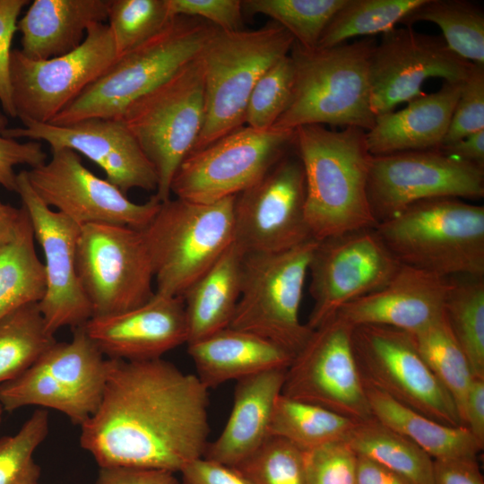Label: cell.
<instances>
[{
  "mask_svg": "<svg viewBox=\"0 0 484 484\" xmlns=\"http://www.w3.org/2000/svg\"><path fill=\"white\" fill-rule=\"evenodd\" d=\"M208 390L196 375L161 358H107L102 397L81 426V446L99 468L180 472L207 447Z\"/></svg>",
  "mask_w": 484,
  "mask_h": 484,
  "instance_id": "1",
  "label": "cell"
},
{
  "mask_svg": "<svg viewBox=\"0 0 484 484\" xmlns=\"http://www.w3.org/2000/svg\"><path fill=\"white\" fill-rule=\"evenodd\" d=\"M294 147L304 169L306 219L315 240L376 226L367 189L373 158L367 131L302 125L295 129Z\"/></svg>",
  "mask_w": 484,
  "mask_h": 484,
  "instance_id": "2",
  "label": "cell"
},
{
  "mask_svg": "<svg viewBox=\"0 0 484 484\" xmlns=\"http://www.w3.org/2000/svg\"><path fill=\"white\" fill-rule=\"evenodd\" d=\"M376 44L366 38L306 49L294 41L290 52L295 69L293 93L272 127L295 130L329 124L369 131L376 120L369 80V60Z\"/></svg>",
  "mask_w": 484,
  "mask_h": 484,
  "instance_id": "3",
  "label": "cell"
},
{
  "mask_svg": "<svg viewBox=\"0 0 484 484\" xmlns=\"http://www.w3.org/2000/svg\"><path fill=\"white\" fill-rule=\"evenodd\" d=\"M403 265L444 278L484 276V206L453 197L417 202L376 224Z\"/></svg>",
  "mask_w": 484,
  "mask_h": 484,
  "instance_id": "4",
  "label": "cell"
},
{
  "mask_svg": "<svg viewBox=\"0 0 484 484\" xmlns=\"http://www.w3.org/2000/svg\"><path fill=\"white\" fill-rule=\"evenodd\" d=\"M216 30L199 18L175 16L154 37L119 56L49 123L120 118L133 102L198 57Z\"/></svg>",
  "mask_w": 484,
  "mask_h": 484,
  "instance_id": "5",
  "label": "cell"
},
{
  "mask_svg": "<svg viewBox=\"0 0 484 484\" xmlns=\"http://www.w3.org/2000/svg\"><path fill=\"white\" fill-rule=\"evenodd\" d=\"M294 41L274 22L251 30H216L201 53L205 114L192 152L245 125L247 103L257 81L290 54Z\"/></svg>",
  "mask_w": 484,
  "mask_h": 484,
  "instance_id": "6",
  "label": "cell"
},
{
  "mask_svg": "<svg viewBox=\"0 0 484 484\" xmlns=\"http://www.w3.org/2000/svg\"><path fill=\"white\" fill-rule=\"evenodd\" d=\"M235 196L213 203L168 199L142 230L155 292L182 298L234 242Z\"/></svg>",
  "mask_w": 484,
  "mask_h": 484,
  "instance_id": "7",
  "label": "cell"
},
{
  "mask_svg": "<svg viewBox=\"0 0 484 484\" xmlns=\"http://www.w3.org/2000/svg\"><path fill=\"white\" fill-rule=\"evenodd\" d=\"M201 55L133 102L121 119L153 165L160 202L170 198L173 177L192 152L204 123Z\"/></svg>",
  "mask_w": 484,
  "mask_h": 484,
  "instance_id": "8",
  "label": "cell"
},
{
  "mask_svg": "<svg viewBox=\"0 0 484 484\" xmlns=\"http://www.w3.org/2000/svg\"><path fill=\"white\" fill-rule=\"evenodd\" d=\"M316 243L244 255L240 297L229 326L269 340L294 357L312 333L300 322L299 308Z\"/></svg>",
  "mask_w": 484,
  "mask_h": 484,
  "instance_id": "9",
  "label": "cell"
},
{
  "mask_svg": "<svg viewBox=\"0 0 484 484\" xmlns=\"http://www.w3.org/2000/svg\"><path fill=\"white\" fill-rule=\"evenodd\" d=\"M106 381V359L84 326L73 329L72 340L56 341L33 365L0 385L6 411L34 405L55 409L82 426L97 410Z\"/></svg>",
  "mask_w": 484,
  "mask_h": 484,
  "instance_id": "10",
  "label": "cell"
},
{
  "mask_svg": "<svg viewBox=\"0 0 484 484\" xmlns=\"http://www.w3.org/2000/svg\"><path fill=\"white\" fill-rule=\"evenodd\" d=\"M76 268L92 317L133 309L155 294L151 261L139 229L102 223L81 227Z\"/></svg>",
  "mask_w": 484,
  "mask_h": 484,
  "instance_id": "11",
  "label": "cell"
},
{
  "mask_svg": "<svg viewBox=\"0 0 484 484\" xmlns=\"http://www.w3.org/2000/svg\"><path fill=\"white\" fill-rule=\"evenodd\" d=\"M294 143L295 130L243 125L191 152L177 170L170 193L203 203L235 196L261 179Z\"/></svg>",
  "mask_w": 484,
  "mask_h": 484,
  "instance_id": "12",
  "label": "cell"
},
{
  "mask_svg": "<svg viewBox=\"0 0 484 484\" xmlns=\"http://www.w3.org/2000/svg\"><path fill=\"white\" fill-rule=\"evenodd\" d=\"M352 347L365 385L436 421L465 427L409 333L383 325L354 326Z\"/></svg>",
  "mask_w": 484,
  "mask_h": 484,
  "instance_id": "13",
  "label": "cell"
},
{
  "mask_svg": "<svg viewBox=\"0 0 484 484\" xmlns=\"http://www.w3.org/2000/svg\"><path fill=\"white\" fill-rule=\"evenodd\" d=\"M117 59L106 23L91 26L76 49L57 57L33 60L20 49H13L10 75L16 117L49 123Z\"/></svg>",
  "mask_w": 484,
  "mask_h": 484,
  "instance_id": "14",
  "label": "cell"
},
{
  "mask_svg": "<svg viewBox=\"0 0 484 484\" xmlns=\"http://www.w3.org/2000/svg\"><path fill=\"white\" fill-rule=\"evenodd\" d=\"M353 326L334 315L312 333L285 371L281 394L356 422L373 418L352 347Z\"/></svg>",
  "mask_w": 484,
  "mask_h": 484,
  "instance_id": "15",
  "label": "cell"
},
{
  "mask_svg": "<svg viewBox=\"0 0 484 484\" xmlns=\"http://www.w3.org/2000/svg\"><path fill=\"white\" fill-rule=\"evenodd\" d=\"M367 197L376 224L427 199L484 197V169L439 150L373 156Z\"/></svg>",
  "mask_w": 484,
  "mask_h": 484,
  "instance_id": "16",
  "label": "cell"
},
{
  "mask_svg": "<svg viewBox=\"0 0 484 484\" xmlns=\"http://www.w3.org/2000/svg\"><path fill=\"white\" fill-rule=\"evenodd\" d=\"M305 204V174L295 151L235 195L234 244L244 255L279 253L314 239Z\"/></svg>",
  "mask_w": 484,
  "mask_h": 484,
  "instance_id": "17",
  "label": "cell"
},
{
  "mask_svg": "<svg viewBox=\"0 0 484 484\" xmlns=\"http://www.w3.org/2000/svg\"><path fill=\"white\" fill-rule=\"evenodd\" d=\"M400 266L375 227L317 241L308 267L313 307L306 324L314 330L345 305L380 290Z\"/></svg>",
  "mask_w": 484,
  "mask_h": 484,
  "instance_id": "18",
  "label": "cell"
},
{
  "mask_svg": "<svg viewBox=\"0 0 484 484\" xmlns=\"http://www.w3.org/2000/svg\"><path fill=\"white\" fill-rule=\"evenodd\" d=\"M44 164L27 170L28 179L50 208L78 226L102 223L143 230L158 212L155 196L143 203L132 202L117 186L88 169L69 149L51 151Z\"/></svg>",
  "mask_w": 484,
  "mask_h": 484,
  "instance_id": "19",
  "label": "cell"
},
{
  "mask_svg": "<svg viewBox=\"0 0 484 484\" xmlns=\"http://www.w3.org/2000/svg\"><path fill=\"white\" fill-rule=\"evenodd\" d=\"M473 63L454 53L442 37L393 28L382 36L369 60L371 105L376 117L423 95L432 77L463 82Z\"/></svg>",
  "mask_w": 484,
  "mask_h": 484,
  "instance_id": "20",
  "label": "cell"
},
{
  "mask_svg": "<svg viewBox=\"0 0 484 484\" xmlns=\"http://www.w3.org/2000/svg\"><path fill=\"white\" fill-rule=\"evenodd\" d=\"M20 195L44 255L46 290L39 302L48 330L84 325L92 312L76 268V245L81 227L48 206L32 188L27 170L17 174Z\"/></svg>",
  "mask_w": 484,
  "mask_h": 484,
  "instance_id": "21",
  "label": "cell"
},
{
  "mask_svg": "<svg viewBox=\"0 0 484 484\" xmlns=\"http://www.w3.org/2000/svg\"><path fill=\"white\" fill-rule=\"evenodd\" d=\"M21 121L22 126L7 127L3 135L44 141L51 151L69 149L82 154L125 194L135 188L157 191L156 170L121 118L91 117L64 125Z\"/></svg>",
  "mask_w": 484,
  "mask_h": 484,
  "instance_id": "22",
  "label": "cell"
},
{
  "mask_svg": "<svg viewBox=\"0 0 484 484\" xmlns=\"http://www.w3.org/2000/svg\"><path fill=\"white\" fill-rule=\"evenodd\" d=\"M90 339L108 359L143 361L160 359L187 342L182 298L155 292L146 303L84 325Z\"/></svg>",
  "mask_w": 484,
  "mask_h": 484,
  "instance_id": "23",
  "label": "cell"
},
{
  "mask_svg": "<svg viewBox=\"0 0 484 484\" xmlns=\"http://www.w3.org/2000/svg\"><path fill=\"white\" fill-rule=\"evenodd\" d=\"M448 278L401 264L380 290L342 307L335 315L350 325H383L415 333L444 315Z\"/></svg>",
  "mask_w": 484,
  "mask_h": 484,
  "instance_id": "24",
  "label": "cell"
},
{
  "mask_svg": "<svg viewBox=\"0 0 484 484\" xmlns=\"http://www.w3.org/2000/svg\"><path fill=\"white\" fill-rule=\"evenodd\" d=\"M286 369L266 370L237 381L229 417L220 436L207 445L204 458L234 467L267 440Z\"/></svg>",
  "mask_w": 484,
  "mask_h": 484,
  "instance_id": "25",
  "label": "cell"
},
{
  "mask_svg": "<svg viewBox=\"0 0 484 484\" xmlns=\"http://www.w3.org/2000/svg\"><path fill=\"white\" fill-rule=\"evenodd\" d=\"M462 82H444L441 88L424 93L402 110L376 117L367 132L373 156L403 151L439 150L448 131Z\"/></svg>",
  "mask_w": 484,
  "mask_h": 484,
  "instance_id": "26",
  "label": "cell"
},
{
  "mask_svg": "<svg viewBox=\"0 0 484 484\" xmlns=\"http://www.w3.org/2000/svg\"><path fill=\"white\" fill-rule=\"evenodd\" d=\"M109 5L110 0H34L17 23L21 52L47 60L73 51L91 26L108 21Z\"/></svg>",
  "mask_w": 484,
  "mask_h": 484,
  "instance_id": "27",
  "label": "cell"
},
{
  "mask_svg": "<svg viewBox=\"0 0 484 484\" xmlns=\"http://www.w3.org/2000/svg\"><path fill=\"white\" fill-rule=\"evenodd\" d=\"M196 376L207 388L271 369H286L293 356L255 333L226 327L187 344Z\"/></svg>",
  "mask_w": 484,
  "mask_h": 484,
  "instance_id": "28",
  "label": "cell"
},
{
  "mask_svg": "<svg viewBox=\"0 0 484 484\" xmlns=\"http://www.w3.org/2000/svg\"><path fill=\"white\" fill-rule=\"evenodd\" d=\"M243 257L233 242L182 296L187 344L229 325L240 297Z\"/></svg>",
  "mask_w": 484,
  "mask_h": 484,
  "instance_id": "29",
  "label": "cell"
},
{
  "mask_svg": "<svg viewBox=\"0 0 484 484\" xmlns=\"http://www.w3.org/2000/svg\"><path fill=\"white\" fill-rule=\"evenodd\" d=\"M364 385L373 417L409 438L433 460L477 459L483 450L466 427L436 421Z\"/></svg>",
  "mask_w": 484,
  "mask_h": 484,
  "instance_id": "30",
  "label": "cell"
},
{
  "mask_svg": "<svg viewBox=\"0 0 484 484\" xmlns=\"http://www.w3.org/2000/svg\"><path fill=\"white\" fill-rule=\"evenodd\" d=\"M22 207L14 238L0 249V320L24 305L39 303L46 290L44 265L35 249L29 215Z\"/></svg>",
  "mask_w": 484,
  "mask_h": 484,
  "instance_id": "31",
  "label": "cell"
},
{
  "mask_svg": "<svg viewBox=\"0 0 484 484\" xmlns=\"http://www.w3.org/2000/svg\"><path fill=\"white\" fill-rule=\"evenodd\" d=\"M346 442L367 457L416 484H433V459L406 436L376 418L356 422Z\"/></svg>",
  "mask_w": 484,
  "mask_h": 484,
  "instance_id": "32",
  "label": "cell"
},
{
  "mask_svg": "<svg viewBox=\"0 0 484 484\" xmlns=\"http://www.w3.org/2000/svg\"><path fill=\"white\" fill-rule=\"evenodd\" d=\"M356 421L321 406L278 397L270 426V436L282 437L302 451L327 443L346 441Z\"/></svg>",
  "mask_w": 484,
  "mask_h": 484,
  "instance_id": "33",
  "label": "cell"
},
{
  "mask_svg": "<svg viewBox=\"0 0 484 484\" xmlns=\"http://www.w3.org/2000/svg\"><path fill=\"white\" fill-rule=\"evenodd\" d=\"M418 22L436 24L454 53L484 65V12L480 5L466 0H425L401 23L412 27Z\"/></svg>",
  "mask_w": 484,
  "mask_h": 484,
  "instance_id": "34",
  "label": "cell"
},
{
  "mask_svg": "<svg viewBox=\"0 0 484 484\" xmlns=\"http://www.w3.org/2000/svg\"><path fill=\"white\" fill-rule=\"evenodd\" d=\"M444 316L474 377H484V276L449 277Z\"/></svg>",
  "mask_w": 484,
  "mask_h": 484,
  "instance_id": "35",
  "label": "cell"
},
{
  "mask_svg": "<svg viewBox=\"0 0 484 484\" xmlns=\"http://www.w3.org/2000/svg\"><path fill=\"white\" fill-rule=\"evenodd\" d=\"M56 341L39 303L24 305L1 319L0 385L27 370Z\"/></svg>",
  "mask_w": 484,
  "mask_h": 484,
  "instance_id": "36",
  "label": "cell"
},
{
  "mask_svg": "<svg viewBox=\"0 0 484 484\" xmlns=\"http://www.w3.org/2000/svg\"><path fill=\"white\" fill-rule=\"evenodd\" d=\"M410 334L420 356L454 400L464 425L466 398L474 376L444 315L423 330Z\"/></svg>",
  "mask_w": 484,
  "mask_h": 484,
  "instance_id": "37",
  "label": "cell"
},
{
  "mask_svg": "<svg viewBox=\"0 0 484 484\" xmlns=\"http://www.w3.org/2000/svg\"><path fill=\"white\" fill-rule=\"evenodd\" d=\"M425 0H346L324 30L316 48H331L357 36L385 33Z\"/></svg>",
  "mask_w": 484,
  "mask_h": 484,
  "instance_id": "38",
  "label": "cell"
},
{
  "mask_svg": "<svg viewBox=\"0 0 484 484\" xmlns=\"http://www.w3.org/2000/svg\"><path fill=\"white\" fill-rule=\"evenodd\" d=\"M346 0H245L244 13L263 14L284 28L306 49L317 47L334 13Z\"/></svg>",
  "mask_w": 484,
  "mask_h": 484,
  "instance_id": "39",
  "label": "cell"
},
{
  "mask_svg": "<svg viewBox=\"0 0 484 484\" xmlns=\"http://www.w3.org/2000/svg\"><path fill=\"white\" fill-rule=\"evenodd\" d=\"M174 17L167 0H110L108 25L117 58L154 37Z\"/></svg>",
  "mask_w": 484,
  "mask_h": 484,
  "instance_id": "40",
  "label": "cell"
},
{
  "mask_svg": "<svg viewBox=\"0 0 484 484\" xmlns=\"http://www.w3.org/2000/svg\"><path fill=\"white\" fill-rule=\"evenodd\" d=\"M48 429V412L40 408L16 434L0 437V484H38L40 468L33 454Z\"/></svg>",
  "mask_w": 484,
  "mask_h": 484,
  "instance_id": "41",
  "label": "cell"
},
{
  "mask_svg": "<svg viewBox=\"0 0 484 484\" xmlns=\"http://www.w3.org/2000/svg\"><path fill=\"white\" fill-rule=\"evenodd\" d=\"M234 467L255 484H307L304 451L276 436Z\"/></svg>",
  "mask_w": 484,
  "mask_h": 484,
  "instance_id": "42",
  "label": "cell"
},
{
  "mask_svg": "<svg viewBox=\"0 0 484 484\" xmlns=\"http://www.w3.org/2000/svg\"><path fill=\"white\" fill-rule=\"evenodd\" d=\"M295 69L289 55L271 65L250 95L245 125L256 130L272 128L287 109L294 89Z\"/></svg>",
  "mask_w": 484,
  "mask_h": 484,
  "instance_id": "43",
  "label": "cell"
},
{
  "mask_svg": "<svg viewBox=\"0 0 484 484\" xmlns=\"http://www.w3.org/2000/svg\"><path fill=\"white\" fill-rule=\"evenodd\" d=\"M307 484H355L357 454L346 441L304 451Z\"/></svg>",
  "mask_w": 484,
  "mask_h": 484,
  "instance_id": "44",
  "label": "cell"
},
{
  "mask_svg": "<svg viewBox=\"0 0 484 484\" xmlns=\"http://www.w3.org/2000/svg\"><path fill=\"white\" fill-rule=\"evenodd\" d=\"M484 130V65L473 64L462 82L443 144Z\"/></svg>",
  "mask_w": 484,
  "mask_h": 484,
  "instance_id": "45",
  "label": "cell"
},
{
  "mask_svg": "<svg viewBox=\"0 0 484 484\" xmlns=\"http://www.w3.org/2000/svg\"><path fill=\"white\" fill-rule=\"evenodd\" d=\"M173 16L202 19L220 30H243V6L240 0H167Z\"/></svg>",
  "mask_w": 484,
  "mask_h": 484,
  "instance_id": "46",
  "label": "cell"
},
{
  "mask_svg": "<svg viewBox=\"0 0 484 484\" xmlns=\"http://www.w3.org/2000/svg\"><path fill=\"white\" fill-rule=\"evenodd\" d=\"M7 125L6 115L0 111V186L16 192L17 174L14 168L18 165H26L30 169L39 167L47 161L48 155L39 142L29 140L20 143L4 136L3 132Z\"/></svg>",
  "mask_w": 484,
  "mask_h": 484,
  "instance_id": "47",
  "label": "cell"
},
{
  "mask_svg": "<svg viewBox=\"0 0 484 484\" xmlns=\"http://www.w3.org/2000/svg\"><path fill=\"white\" fill-rule=\"evenodd\" d=\"M29 0H0V103L5 115L16 117L13 101L10 64L12 41L18 17Z\"/></svg>",
  "mask_w": 484,
  "mask_h": 484,
  "instance_id": "48",
  "label": "cell"
},
{
  "mask_svg": "<svg viewBox=\"0 0 484 484\" xmlns=\"http://www.w3.org/2000/svg\"><path fill=\"white\" fill-rule=\"evenodd\" d=\"M180 472L181 484H255L235 467L203 456L188 462Z\"/></svg>",
  "mask_w": 484,
  "mask_h": 484,
  "instance_id": "49",
  "label": "cell"
},
{
  "mask_svg": "<svg viewBox=\"0 0 484 484\" xmlns=\"http://www.w3.org/2000/svg\"><path fill=\"white\" fill-rule=\"evenodd\" d=\"M96 484H181L174 472L134 467H100Z\"/></svg>",
  "mask_w": 484,
  "mask_h": 484,
  "instance_id": "50",
  "label": "cell"
},
{
  "mask_svg": "<svg viewBox=\"0 0 484 484\" xmlns=\"http://www.w3.org/2000/svg\"><path fill=\"white\" fill-rule=\"evenodd\" d=\"M433 484H484L477 459L433 460Z\"/></svg>",
  "mask_w": 484,
  "mask_h": 484,
  "instance_id": "51",
  "label": "cell"
},
{
  "mask_svg": "<svg viewBox=\"0 0 484 484\" xmlns=\"http://www.w3.org/2000/svg\"><path fill=\"white\" fill-rule=\"evenodd\" d=\"M463 422L484 447V377H473L468 390Z\"/></svg>",
  "mask_w": 484,
  "mask_h": 484,
  "instance_id": "52",
  "label": "cell"
},
{
  "mask_svg": "<svg viewBox=\"0 0 484 484\" xmlns=\"http://www.w3.org/2000/svg\"><path fill=\"white\" fill-rule=\"evenodd\" d=\"M355 484H416L410 479L361 455H357Z\"/></svg>",
  "mask_w": 484,
  "mask_h": 484,
  "instance_id": "53",
  "label": "cell"
},
{
  "mask_svg": "<svg viewBox=\"0 0 484 484\" xmlns=\"http://www.w3.org/2000/svg\"><path fill=\"white\" fill-rule=\"evenodd\" d=\"M444 154L464 160L484 169V130L449 144L442 145Z\"/></svg>",
  "mask_w": 484,
  "mask_h": 484,
  "instance_id": "54",
  "label": "cell"
},
{
  "mask_svg": "<svg viewBox=\"0 0 484 484\" xmlns=\"http://www.w3.org/2000/svg\"><path fill=\"white\" fill-rule=\"evenodd\" d=\"M22 207L15 208L0 201V249L15 237Z\"/></svg>",
  "mask_w": 484,
  "mask_h": 484,
  "instance_id": "55",
  "label": "cell"
},
{
  "mask_svg": "<svg viewBox=\"0 0 484 484\" xmlns=\"http://www.w3.org/2000/svg\"><path fill=\"white\" fill-rule=\"evenodd\" d=\"M3 411H4V409L0 403V421H1V419H2V414H3Z\"/></svg>",
  "mask_w": 484,
  "mask_h": 484,
  "instance_id": "56",
  "label": "cell"
}]
</instances>
